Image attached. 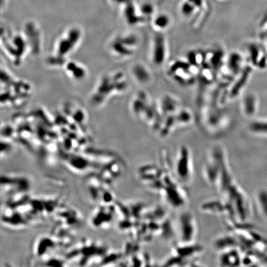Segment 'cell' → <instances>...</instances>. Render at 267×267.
Returning a JSON list of instances; mask_svg holds the SVG:
<instances>
[{"label":"cell","mask_w":267,"mask_h":267,"mask_svg":"<svg viewBox=\"0 0 267 267\" xmlns=\"http://www.w3.org/2000/svg\"><path fill=\"white\" fill-rule=\"evenodd\" d=\"M190 154L187 148L183 147L176 158L174 173L179 181L183 184L189 183L192 179V166Z\"/></svg>","instance_id":"obj_1"},{"label":"cell","mask_w":267,"mask_h":267,"mask_svg":"<svg viewBox=\"0 0 267 267\" xmlns=\"http://www.w3.org/2000/svg\"><path fill=\"white\" fill-rule=\"evenodd\" d=\"M179 232L181 244H192L197 234V225L194 216L189 211L183 212L179 219Z\"/></svg>","instance_id":"obj_2"},{"label":"cell","mask_w":267,"mask_h":267,"mask_svg":"<svg viewBox=\"0 0 267 267\" xmlns=\"http://www.w3.org/2000/svg\"><path fill=\"white\" fill-rule=\"evenodd\" d=\"M110 205H102L93 211L90 223L95 228L105 229L110 227L114 217V209L108 208Z\"/></svg>","instance_id":"obj_3"},{"label":"cell","mask_w":267,"mask_h":267,"mask_svg":"<svg viewBox=\"0 0 267 267\" xmlns=\"http://www.w3.org/2000/svg\"><path fill=\"white\" fill-rule=\"evenodd\" d=\"M66 162L68 167L77 173H83L92 168V163L87 156H71Z\"/></svg>","instance_id":"obj_4"},{"label":"cell","mask_w":267,"mask_h":267,"mask_svg":"<svg viewBox=\"0 0 267 267\" xmlns=\"http://www.w3.org/2000/svg\"><path fill=\"white\" fill-rule=\"evenodd\" d=\"M226 250H228V252H226L225 251L222 252L221 257L220 258V263H221V265H239L241 260L238 253L234 249V248Z\"/></svg>","instance_id":"obj_5"},{"label":"cell","mask_w":267,"mask_h":267,"mask_svg":"<svg viewBox=\"0 0 267 267\" xmlns=\"http://www.w3.org/2000/svg\"><path fill=\"white\" fill-rule=\"evenodd\" d=\"M215 248L220 250H226L228 249H233L236 247V240L232 238V236H226L220 237L217 239L215 242Z\"/></svg>","instance_id":"obj_6"},{"label":"cell","mask_w":267,"mask_h":267,"mask_svg":"<svg viewBox=\"0 0 267 267\" xmlns=\"http://www.w3.org/2000/svg\"><path fill=\"white\" fill-rule=\"evenodd\" d=\"M259 200L262 209L265 214L267 216V192L262 190L259 194Z\"/></svg>","instance_id":"obj_7"},{"label":"cell","mask_w":267,"mask_h":267,"mask_svg":"<svg viewBox=\"0 0 267 267\" xmlns=\"http://www.w3.org/2000/svg\"><path fill=\"white\" fill-rule=\"evenodd\" d=\"M264 262H265V263H267V256L264 259Z\"/></svg>","instance_id":"obj_8"}]
</instances>
